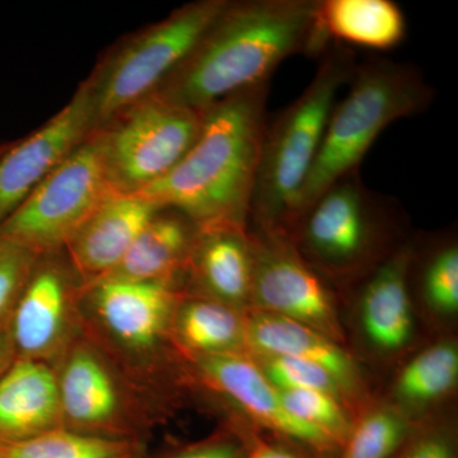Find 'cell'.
I'll list each match as a JSON object with an SVG mask.
<instances>
[{"label": "cell", "instance_id": "6da1fadb", "mask_svg": "<svg viewBox=\"0 0 458 458\" xmlns=\"http://www.w3.org/2000/svg\"><path fill=\"white\" fill-rule=\"evenodd\" d=\"M318 2H229L158 95L203 114L229 96L270 84L288 57L322 56L333 42L319 26Z\"/></svg>", "mask_w": 458, "mask_h": 458}, {"label": "cell", "instance_id": "7a4b0ae2", "mask_svg": "<svg viewBox=\"0 0 458 458\" xmlns=\"http://www.w3.org/2000/svg\"><path fill=\"white\" fill-rule=\"evenodd\" d=\"M269 92L270 84H262L208 108L194 146L140 194L183 214L198 228H247Z\"/></svg>", "mask_w": 458, "mask_h": 458}, {"label": "cell", "instance_id": "3957f363", "mask_svg": "<svg viewBox=\"0 0 458 458\" xmlns=\"http://www.w3.org/2000/svg\"><path fill=\"white\" fill-rule=\"evenodd\" d=\"M321 57L306 89L273 122H267L250 212L255 227L284 231L293 218L324 140L328 117L357 65L352 51L336 42Z\"/></svg>", "mask_w": 458, "mask_h": 458}, {"label": "cell", "instance_id": "277c9868", "mask_svg": "<svg viewBox=\"0 0 458 458\" xmlns=\"http://www.w3.org/2000/svg\"><path fill=\"white\" fill-rule=\"evenodd\" d=\"M403 223L396 199L369 189L357 170L331 183L285 232L319 276L352 278L369 276L400 249L394 243Z\"/></svg>", "mask_w": 458, "mask_h": 458}, {"label": "cell", "instance_id": "5b68a950", "mask_svg": "<svg viewBox=\"0 0 458 458\" xmlns=\"http://www.w3.org/2000/svg\"><path fill=\"white\" fill-rule=\"evenodd\" d=\"M346 86L345 96L342 101L337 99L328 117L324 140L293 218L331 183L360 170L367 152L387 126L424 113L434 99L432 86L418 66L387 59L355 65Z\"/></svg>", "mask_w": 458, "mask_h": 458}, {"label": "cell", "instance_id": "8992f818", "mask_svg": "<svg viewBox=\"0 0 458 458\" xmlns=\"http://www.w3.org/2000/svg\"><path fill=\"white\" fill-rule=\"evenodd\" d=\"M229 0H201L180 8L120 51L90 83L95 128L150 96L191 54Z\"/></svg>", "mask_w": 458, "mask_h": 458}, {"label": "cell", "instance_id": "52a82bcc", "mask_svg": "<svg viewBox=\"0 0 458 458\" xmlns=\"http://www.w3.org/2000/svg\"><path fill=\"white\" fill-rule=\"evenodd\" d=\"M116 191L108 179L101 135L84 140L0 225V237L38 252L66 246Z\"/></svg>", "mask_w": 458, "mask_h": 458}, {"label": "cell", "instance_id": "ba28073f", "mask_svg": "<svg viewBox=\"0 0 458 458\" xmlns=\"http://www.w3.org/2000/svg\"><path fill=\"white\" fill-rule=\"evenodd\" d=\"M99 132L108 179L120 192H140L167 174L194 146L203 114L150 95ZM116 116V117H117Z\"/></svg>", "mask_w": 458, "mask_h": 458}, {"label": "cell", "instance_id": "9c48e42d", "mask_svg": "<svg viewBox=\"0 0 458 458\" xmlns=\"http://www.w3.org/2000/svg\"><path fill=\"white\" fill-rule=\"evenodd\" d=\"M254 256L251 304L259 312L293 319L339 343L342 328L330 289L283 229L249 232Z\"/></svg>", "mask_w": 458, "mask_h": 458}, {"label": "cell", "instance_id": "30bf717a", "mask_svg": "<svg viewBox=\"0 0 458 458\" xmlns=\"http://www.w3.org/2000/svg\"><path fill=\"white\" fill-rule=\"evenodd\" d=\"M198 375L208 387L232 401L255 424L270 430L279 441L309 452L315 458H336L342 448L327 434L286 411L278 388L255 360L245 354L192 357Z\"/></svg>", "mask_w": 458, "mask_h": 458}, {"label": "cell", "instance_id": "8fae6325", "mask_svg": "<svg viewBox=\"0 0 458 458\" xmlns=\"http://www.w3.org/2000/svg\"><path fill=\"white\" fill-rule=\"evenodd\" d=\"M95 131L87 83L59 114L0 157V225Z\"/></svg>", "mask_w": 458, "mask_h": 458}, {"label": "cell", "instance_id": "7c38bea8", "mask_svg": "<svg viewBox=\"0 0 458 458\" xmlns=\"http://www.w3.org/2000/svg\"><path fill=\"white\" fill-rule=\"evenodd\" d=\"M96 315L105 328L132 351H148L170 328L177 306L171 282L102 278L90 283Z\"/></svg>", "mask_w": 458, "mask_h": 458}, {"label": "cell", "instance_id": "4fadbf2b", "mask_svg": "<svg viewBox=\"0 0 458 458\" xmlns=\"http://www.w3.org/2000/svg\"><path fill=\"white\" fill-rule=\"evenodd\" d=\"M162 209L140 192H113L66 243L75 269L90 283L106 276Z\"/></svg>", "mask_w": 458, "mask_h": 458}, {"label": "cell", "instance_id": "5bb4252c", "mask_svg": "<svg viewBox=\"0 0 458 458\" xmlns=\"http://www.w3.org/2000/svg\"><path fill=\"white\" fill-rule=\"evenodd\" d=\"M63 424L56 373L22 358L0 378V445L35 438Z\"/></svg>", "mask_w": 458, "mask_h": 458}, {"label": "cell", "instance_id": "9a60e30c", "mask_svg": "<svg viewBox=\"0 0 458 458\" xmlns=\"http://www.w3.org/2000/svg\"><path fill=\"white\" fill-rule=\"evenodd\" d=\"M188 269L212 300L240 311L251 304L254 256L247 228H198Z\"/></svg>", "mask_w": 458, "mask_h": 458}, {"label": "cell", "instance_id": "2e32d148", "mask_svg": "<svg viewBox=\"0 0 458 458\" xmlns=\"http://www.w3.org/2000/svg\"><path fill=\"white\" fill-rule=\"evenodd\" d=\"M412 245L405 243L367 276L360 300L364 335L382 352H397L414 330L409 265Z\"/></svg>", "mask_w": 458, "mask_h": 458}, {"label": "cell", "instance_id": "e0dca14e", "mask_svg": "<svg viewBox=\"0 0 458 458\" xmlns=\"http://www.w3.org/2000/svg\"><path fill=\"white\" fill-rule=\"evenodd\" d=\"M56 377L63 423L93 434L116 424L122 411L119 388L95 352L86 346L73 349Z\"/></svg>", "mask_w": 458, "mask_h": 458}, {"label": "cell", "instance_id": "ac0fdd59", "mask_svg": "<svg viewBox=\"0 0 458 458\" xmlns=\"http://www.w3.org/2000/svg\"><path fill=\"white\" fill-rule=\"evenodd\" d=\"M247 351L311 361L327 369L346 393L360 386V372L339 343L293 319L256 312L246 319Z\"/></svg>", "mask_w": 458, "mask_h": 458}, {"label": "cell", "instance_id": "d6986e66", "mask_svg": "<svg viewBox=\"0 0 458 458\" xmlns=\"http://www.w3.org/2000/svg\"><path fill=\"white\" fill-rule=\"evenodd\" d=\"M164 212L148 223L123 260L104 278L171 282L174 274L188 267L198 227L176 210Z\"/></svg>", "mask_w": 458, "mask_h": 458}, {"label": "cell", "instance_id": "ffe728a7", "mask_svg": "<svg viewBox=\"0 0 458 458\" xmlns=\"http://www.w3.org/2000/svg\"><path fill=\"white\" fill-rule=\"evenodd\" d=\"M68 289L54 267L41 269L25 286L14 315L13 335L23 358L44 360L64 337Z\"/></svg>", "mask_w": 458, "mask_h": 458}, {"label": "cell", "instance_id": "44dd1931", "mask_svg": "<svg viewBox=\"0 0 458 458\" xmlns=\"http://www.w3.org/2000/svg\"><path fill=\"white\" fill-rule=\"evenodd\" d=\"M318 22L328 40L391 50L406 36V18L393 0H319Z\"/></svg>", "mask_w": 458, "mask_h": 458}, {"label": "cell", "instance_id": "7402d4cb", "mask_svg": "<svg viewBox=\"0 0 458 458\" xmlns=\"http://www.w3.org/2000/svg\"><path fill=\"white\" fill-rule=\"evenodd\" d=\"M170 330L191 357L247 351L246 319L240 310L209 297L192 298L176 306Z\"/></svg>", "mask_w": 458, "mask_h": 458}, {"label": "cell", "instance_id": "603a6c76", "mask_svg": "<svg viewBox=\"0 0 458 458\" xmlns=\"http://www.w3.org/2000/svg\"><path fill=\"white\" fill-rule=\"evenodd\" d=\"M140 443L107 434L50 430L27 441L0 445V458H141Z\"/></svg>", "mask_w": 458, "mask_h": 458}, {"label": "cell", "instance_id": "cb8c5ba5", "mask_svg": "<svg viewBox=\"0 0 458 458\" xmlns=\"http://www.w3.org/2000/svg\"><path fill=\"white\" fill-rule=\"evenodd\" d=\"M458 349L454 342H439L415 355L394 382L400 408H421L443 399L456 387Z\"/></svg>", "mask_w": 458, "mask_h": 458}, {"label": "cell", "instance_id": "d4e9b609", "mask_svg": "<svg viewBox=\"0 0 458 458\" xmlns=\"http://www.w3.org/2000/svg\"><path fill=\"white\" fill-rule=\"evenodd\" d=\"M414 424L400 406H375L354 421L336 458H390Z\"/></svg>", "mask_w": 458, "mask_h": 458}, {"label": "cell", "instance_id": "484cf974", "mask_svg": "<svg viewBox=\"0 0 458 458\" xmlns=\"http://www.w3.org/2000/svg\"><path fill=\"white\" fill-rule=\"evenodd\" d=\"M278 393L289 414L327 434L343 448L354 420L348 417L342 400L312 390H278Z\"/></svg>", "mask_w": 458, "mask_h": 458}, {"label": "cell", "instance_id": "4316f807", "mask_svg": "<svg viewBox=\"0 0 458 458\" xmlns=\"http://www.w3.org/2000/svg\"><path fill=\"white\" fill-rule=\"evenodd\" d=\"M421 294L428 306L441 313L454 316L458 311V249L448 241L432 249L424 259L419 274Z\"/></svg>", "mask_w": 458, "mask_h": 458}, {"label": "cell", "instance_id": "83f0119b", "mask_svg": "<svg viewBox=\"0 0 458 458\" xmlns=\"http://www.w3.org/2000/svg\"><path fill=\"white\" fill-rule=\"evenodd\" d=\"M256 363L278 390L319 391L342 401L348 394L335 377L311 361L280 355H259Z\"/></svg>", "mask_w": 458, "mask_h": 458}, {"label": "cell", "instance_id": "f1b7e54d", "mask_svg": "<svg viewBox=\"0 0 458 458\" xmlns=\"http://www.w3.org/2000/svg\"><path fill=\"white\" fill-rule=\"evenodd\" d=\"M390 458H458L456 430L436 421L415 423Z\"/></svg>", "mask_w": 458, "mask_h": 458}, {"label": "cell", "instance_id": "f546056e", "mask_svg": "<svg viewBox=\"0 0 458 458\" xmlns=\"http://www.w3.org/2000/svg\"><path fill=\"white\" fill-rule=\"evenodd\" d=\"M35 256L27 247L0 237V316L29 280Z\"/></svg>", "mask_w": 458, "mask_h": 458}, {"label": "cell", "instance_id": "4dcf8cb0", "mask_svg": "<svg viewBox=\"0 0 458 458\" xmlns=\"http://www.w3.org/2000/svg\"><path fill=\"white\" fill-rule=\"evenodd\" d=\"M250 441L237 437L218 436L189 445L165 458H246Z\"/></svg>", "mask_w": 458, "mask_h": 458}, {"label": "cell", "instance_id": "1f68e13d", "mask_svg": "<svg viewBox=\"0 0 458 458\" xmlns=\"http://www.w3.org/2000/svg\"><path fill=\"white\" fill-rule=\"evenodd\" d=\"M246 458H315L309 452L283 441H265L255 438L250 441Z\"/></svg>", "mask_w": 458, "mask_h": 458}, {"label": "cell", "instance_id": "d6a6232c", "mask_svg": "<svg viewBox=\"0 0 458 458\" xmlns=\"http://www.w3.org/2000/svg\"><path fill=\"white\" fill-rule=\"evenodd\" d=\"M0 354H2V351H0Z\"/></svg>", "mask_w": 458, "mask_h": 458}]
</instances>
